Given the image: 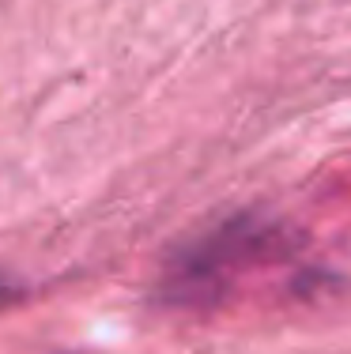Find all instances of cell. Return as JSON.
Returning <instances> with one entry per match:
<instances>
[{
	"label": "cell",
	"instance_id": "obj_1",
	"mask_svg": "<svg viewBox=\"0 0 351 354\" xmlns=\"http://www.w3.org/2000/svg\"><path fill=\"white\" fill-rule=\"evenodd\" d=\"M291 252L287 230L261 215H234L215 230L200 234L166 264V298L178 306L219 301L242 275L261 264H276Z\"/></svg>",
	"mask_w": 351,
	"mask_h": 354
}]
</instances>
